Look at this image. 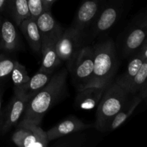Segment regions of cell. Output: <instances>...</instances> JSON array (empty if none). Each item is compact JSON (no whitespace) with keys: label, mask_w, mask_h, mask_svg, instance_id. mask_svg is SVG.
I'll list each match as a JSON object with an SVG mask.
<instances>
[{"label":"cell","mask_w":147,"mask_h":147,"mask_svg":"<svg viewBox=\"0 0 147 147\" xmlns=\"http://www.w3.org/2000/svg\"><path fill=\"white\" fill-rule=\"evenodd\" d=\"M10 75L11 76V80L14 88L20 87L22 85L27 83L30 78L25 66L22 65L17 60H15L14 67Z\"/></svg>","instance_id":"7402d4cb"},{"label":"cell","mask_w":147,"mask_h":147,"mask_svg":"<svg viewBox=\"0 0 147 147\" xmlns=\"http://www.w3.org/2000/svg\"><path fill=\"white\" fill-rule=\"evenodd\" d=\"M129 95L115 81L108 85L97 106L95 123L97 130L107 131L109 123L126 104Z\"/></svg>","instance_id":"3957f363"},{"label":"cell","mask_w":147,"mask_h":147,"mask_svg":"<svg viewBox=\"0 0 147 147\" xmlns=\"http://www.w3.org/2000/svg\"><path fill=\"white\" fill-rule=\"evenodd\" d=\"M14 63L15 60L0 54V83L11 74Z\"/></svg>","instance_id":"603a6c76"},{"label":"cell","mask_w":147,"mask_h":147,"mask_svg":"<svg viewBox=\"0 0 147 147\" xmlns=\"http://www.w3.org/2000/svg\"><path fill=\"white\" fill-rule=\"evenodd\" d=\"M6 4L13 20L18 27L23 20L30 17L27 0H7Z\"/></svg>","instance_id":"ffe728a7"},{"label":"cell","mask_w":147,"mask_h":147,"mask_svg":"<svg viewBox=\"0 0 147 147\" xmlns=\"http://www.w3.org/2000/svg\"><path fill=\"white\" fill-rule=\"evenodd\" d=\"M92 124L86 123L76 117L67 118L46 131L49 142L58 138L70 135L76 132L86 130L92 127Z\"/></svg>","instance_id":"30bf717a"},{"label":"cell","mask_w":147,"mask_h":147,"mask_svg":"<svg viewBox=\"0 0 147 147\" xmlns=\"http://www.w3.org/2000/svg\"><path fill=\"white\" fill-rule=\"evenodd\" d=\"M27 3L30 17L34 20H36L42 12L45 11L43 0H27Z\"/></svg>","instance_id":"cb8c5ba5"},{"label":"cell","mask_w":147,"mask_h":147,"mask_svg":"<svg viewBox=\"0 0 147 147\" xmlns=\"http://www.w3.org/2000/svg\"><path fill=\"white\" fill-rule=\"evenodd\" d=\"M1 98H2V94L0 93V113H1Z\"/></svg>","instance_id":"4316f807"},{"label":"cell","mask_w":147,"mask_h":147,"mask_svg":"<svg viewBox=\"0 0 147 147\" xmlns=\"http://www.w3.org/2000/svg\"><path fill=\"white\" fill-rule=\"evenodd\" d=\"M14 96L6 109L4 119H2L0 123V131L1 134L7 133L13 126L17 124L29 101V98L20 88H14Z\"/></svg>","instance_id":"ba28073f"},{"label":"cell","mask_w":147,"mask_h":147,"mask_svg":"<svg viewBox=\"0 0 147 147\" xmlns=\"http://www.w3.org/2000/svg\"><path fill=\"white\" fill-rule=\"evenodd\" d=\"M6 1L7 0H0V10L3 8L4 5L6 4Z\"/></svg>","instance_id":"484cf974"},{"label":"cell","mask_w":147,"mask_h":147,"mask_svg":"<svg viewBox=\"0 0 147 147\" xmlns=\"http://www.w3.org/2000/svg\"><path fill=\"white\" fill-rule=\"evenodd\" d=\"M56 43L57 41L42 39L41 52L42 59L40 70L53 73L56 67L61 63L56 50Z\"/></svg>","instance_id":"9a60e30c"},{"label":"cell","mask_w":147,"mask_h":147,"mask_svg":"<svg viewBox=\"0 0 147 147\" xmlns=\"http://www.w3.org/2000/svg\"><path fill=\"white\" fill-rule=\"evenodd\" d=\"M53 75V73L39 70L32 78H30L27 83L17 88H20L30 100L47 84Z\"/></svg>","instance_id":"ac0fdd59"},{"label":"cell","mask_w":147,"mask_h":147,"mask_svg":"<svg viewBox=\"0 0 147 147\" xmlns=\"http://www.w3.org/2000/svg\"><path fill=\"white\" fill-rule=\"evenodd\" d=\"M11 140L20 147H47L49 141L46 131L40 124L22 119L13 133Z\"/></svg>","instance_id":"5b68a950"},{"label":"cell","mask_w":147,"mask_h":147,"mask_svg":"<svg viewBox=\"0 0 147 147\" xmlns=\"http://www.w3.org/2000/svg\"><path fill=\"white\" fill-rule=\"evenodd\" d=\"M19 35L15 26L8 20H1L0 27V51H14L19 46Z\"/></svg>","instance_id":"2e32d148"},{"label":"cell","mask_w":147,"mask_h":147,"mask_svg":"<svg viewBox=\"0 0 147 147\" xmlns=\"http://www.w3.org/2000/svg\"><path fill=\"white\" fill-rule=\"evenodd\" d=\"M1 16H0V27H1Z\"/></svg>","instance_id":"83f0119b"},{"label":"cell","mask_w":147,"mask_h":147,"mask_svg":"<svg viewBox=\"0 0 147 147\" xmlns=\"http://www.w3.org/2000/svg\"><path fill=\"white\" fill-rule=\"evenodd\" d=\"M67 78L65 68L53 74L47 84L27 102L22 119L40 124L45 113L66 93Z\"/></svg>","instance_id":"6da1fadb"},{"label":"cell","mask_w":147,"mask_h":147,"mask_svg":"<svg viewBox=\"0 0 147 147\" xmlns=\"http://www.w3.org/2000/svg\"><path fill=\"white\" fill-rule=\"evenodd\" d=\"M147 60L146 40L138 50L136 55L131 60L123 74L116 79L115 82L126 91L129 84L140 70L144 60Z\"/></svg>","instance_id":"8fae6325"},{"label":"cell","mask_w":147,"mask_h":147,"mask_svg":"<svg viewBox=\"0 0 147 147\" xmlns=\"http://www.w3.org/2000/svg\"><path fill=\"white\" fill-rule=\"evenodd\" d=\"M19 27L32 50L34 52L41 51L42 39L36 20L30 17L23 20Z\"/></svg>","instance_id":"e0dca14e"},{"label":"cell","mask_w":147,"mask_h":147,"mask_svg":"<svg viewBox=\"0 0 147 147\" xmlns=\"http://www.w3.org/2000/svg\"><path fill=\"white\" fill-rule=\"evenodd\" d=\"M41 39L57 41L63 33L62 27L52 15L50 11H44L36 19Z\"/></svg>","instance_id":"5bb4252c"},{"label":"cell","mask_w":147,"mask_h":147,"mask_svg":"<svg viewBox=\"0 0 147 147\" xmlns=\"http://www.w3.org/2000/svg\"><path fill=\"white\" fill-rule=\"evenodd\" d=\"M55 1L56 0H43L45 11H50L52 4H53Z\"/></svg>","instance_id":"d4e9b609"},{"label":"cell","mask_w":147,"mask_h":147,"mask_svg":"<svg viewBox=\"0 0 147 147\" xmlns=\"http://www.w3.org/2000/svg\"><path fill=\"white\" fill-rule=\"evenodd\" d=\"M122 3L121 0H111L103 4L98 14L91 23L94 36L109 30L117 22L121 14Z\"/></svg>","instance_id":"52a82bcc"},{"label":"cell","mask_w":147,"mask_h":147,"mask_svg":"<svg viewBox=\"0 0 147 147\" xmlns=\"http://www.w3.org/2000/svg\"><path fill=\"white\" fill-rule=\"evenodd\" d=\"M83 31L70 27L65 32L56 43L57 55L61 61H70L82 48Z\"/></svg>","instance_id":"8992f818"},{"label":"cell","mask_w":147,"mask_h":147,"mask_svg":"<svg viewBox=\"0 0 147 147\" xmlns=\"http://www.w3.org/2000/svg\"><path fill=\"white\" fill-rule=\"evenodd\" d=\"M103 0H83L72 27L83 31L91 24L103 5Z\"/></svg>","instance_id":"9c48e42d"},{"label":"cell","mask_w":147,"mask_h":147,"mask_svg":"<svg viewBox=\"0 0 147 147\" xmlns=\"http://www.w3.org/2000/svg\"><path fill=\"white\" fill-rule=\"evenodd\" d=\"M142 97L139 95H136L131 100H128L126 104L119 111V113L114 116L113 120L109 123L107 131H113L121 126L134 113L135 109L142 101Z\"/></svg>","instance_id":"d6986e66"},{"label":"cell","mask_w":147,"mask_h":147,"mask_svg":"<svg viewBox=\"0 0 147 147\" xmlns=\"http://www.w3.org/2000/svg\"><path fill=\"white\" fill-rule=\"evenodd\" d=\"M94 65L89 86H106L112 82L117 70L116 48L111 40L98 43L93 47Z\"/></svg>","instance_id":"7a4b0ae2"},{"label":"cell","mask_w":147,"mask_h":147,"mask_svg":"<svg viewBox=\"0 0 147 147\" xmlns=\"http://www.w3.org/2000/svg\"><path fill=\"white\" fill-rule=\"evenodd\" d=\"M147 78V60H144L140 70L129 84L126 92L129 94H136L138 92H146Z\"/></svg>","instance_id":"44dd1931"},{"label":"cell","mask_w":147,"mask_h":147,"mask_svg":"<svg viewBox=\"0 0 147 147\" xmlns=\"http://www.w3.org/2000/svg\"><path fill=\"white\" fill-rule=\"evenodd\" d=\"M146 21L143 20L132 27L123 42V51L126 56L131 55L140 49L146 41Z\"/></svg>","instance_id":"4fadbf2b"},{"label":"cell","mask_w":147,"mask_h":147,"mask_svg":"<svg viewBox=\"0 0 147 147\" xmlns=\"http://www.w3.org/2000/svg\"><path fill=\"white\" fill-rule=\"evenodd\" d=\"M107 86H88L78 90L75 100L76 107L83 110L94 109L100 102Z\"/></svg>","instance_id":"7c38bea8"},{"label":"cell","mask_w":147,"mask_h":147,"mask_svg":"<svg viewBox=\"0 0 147 147\" xmlns=\"http://www.w3.org/2000/svg\"><path fill=\"white\" fill-rule=\"evenodd\" d=\"M94 50L90 46L83 47L70 61L68 62V70L77 90L90 86L93 77L94 65Z\"/></svg>","instance_id":"277c9868"}]
</instances>
